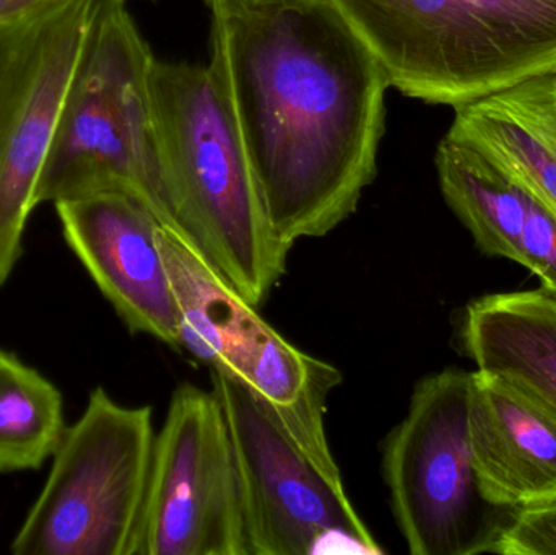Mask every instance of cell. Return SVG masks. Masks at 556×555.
Listing matches in <instances>:
<instances>
[{
    "label": "cell",
    "instance_id": "cell-18",
    "mask_svg": "<svg viewBox=\"0 0 556 555\" xmlns=\"http://www.w3.org/2000/svg\"><path fill=\"white\" fill-rule=\"evenodd\" d=\"M493 554L556 555V502L519 508Z\"/></svg>",
    "mask_w": 556,
    "mask_h": 555
},
{
    "label": "cell",
    "instance_id": "cell-14",
    "mask_svg": "<svg viewBox=\"0 0 556 555\" xmlns=\"http://www.w3.org/2000/svg\"><path fill=\"white\" fill-rule=\"evenodd\" d=\"M160 244L178 306L179 349L212 370L240 378L273 326L166 225Z\"/></svg>",
    "mask_w": 556,
    "mask_h": 555
},
{
    "label": "cell",
    "instance_id": "cell-6",
    "mask_svg": "<svg viewBox=\"0 0 556 555\" xmlns=\"http://www.w3.org/2000/svg\"><path fill=\"white\" fill-rule=\"evenodd\" d=\"M472 371L446 368L418 381L407 416L389 433L382 471L412 555L493 554L516 512L490 504L469 439Z\"/></svg>",
    "mask_w": 556,
    "mask_h": 555
},
{
    "label": "cell",
    "instance_id": "cell-16",
    "mask_svg": "<svg viewBox=\"0 0 556 555\" xmlns=\"http://www.w3.org/2000/svg\"><path fill=\"white\" fill-rule=\"evenodd\" d=\"M237 380L256 394L278 426L314 465L329 478L342 481L324 427L329 394L343 380L333 365L304 354L270 328Z\"/></svg>",
    "mask_w": 556,
    "mask_h": 555
},
{
    "label": "cell",
    "instance_id": "cell-4",
    "mask_svg": "<svg viewBox=\"0 0 556 555\" xmlns=\"http://www.w3.org/2000/svg\"><path fill=\"white\" fill-rule=\"evenodd\" d=\"M389 87L460 108L556 74V0H332Z\"/></svg>",
    "mask_w": 556,
    "mask_h": 555
},
{
    "label": "cell",
    "instance_id": "cell-20",
    "mask_svg": "<svg viewBox=\"0 0 556 555\" xmlns=\"http://www.w3.org/2000/svg\"><path fill=\"white\" fill-rule=\"evenodd\" d=\"M205 2H207V3H208V2H212V0H205Z\"/></svg>",
    "mask_w": 556,
    "mask_h": 555
},
{
    "label": "cell",
    "instance_id": "cell-7",
    "mask_svg": "<svg viewBox=\"0 0 556 555\" xmlns=\"http://www.w3.org/2000/svg\"><path fill=\"white\" fill-rule=\"evenodd\" d=\"M233 445L248 555L381 554L343 481L329 478L241 380L212 370Z\"/></svg>",
    "mask_w": 556,
    "mask_h": 555
},
{
    "label": "cell",
    "instance_id": "cell-11",
    "mask_svg": "<svg viewBox=\"0 0 556 555\" xmlns=\"http://www.w3.org/2000/svg\"><path fill=\"white\" fill-rule=\"evenodd\" d=\"M469 439L490 504L519 508L556 502V411L502 375L470 378Z\"/></svg>",
    "mask_w": 556,
    "mask_h": 555
},
{
    "label": "cell",
    "instance_id": "cell-12",
    "mask_svg": "<svg viewBox=\"0 0 556 555\" xmlns=\"http://www.w3.org/2000/svg\"><path fill=\"white\" fill-rule=\"evenodd\" d=\"M444 201L486 256L515 261L556 295V218L521 182L466 143L438 146Z\"/></svg>",
    "mask_w": 556,
    "mask_h": 555
},
{
    "label": "cell",
    "instance_id": "cell-1",
    "mask_svg": "<svg viewBox=\"0 0 556 555\" xmlns=\"http://www.w3.org/2000/svg\"><path fill=\"white\" fill-rule=\"evenodd\" d=\"M208 68L278 240L339 227L376 176L389 88L332 0H212Z\"/></svg>",
    "mask_w": 556,
    "mask_h": 555
},
{
    "label": "cell",
    "instance_id": "cell-13",
    "mask_svg": "<svg viewBox=\"0 0 556 555\" xmlns=\"http://www.w3.org/2000/svg\"><path fill=\"white\" fill-rule=\"evenodd\" d=\"M446 137L479 150L556 218V74L456 108Z\"/></svg>",
    "mask_w": 556,
    "mask_h": 555
},
{
    "label": "cell",
    "instance_id": "cell-9",
    "mask_svg": "<svg viewBox=\"0 0 556 555\" xmlns=\"http://www.w3.org/2000/svg\"><path fill=\"white\" fill-rule=\"evenodd\" d=\"M132 555H248L233 445L214 390L185 383L173 393Z\"/></svg>",
    "mask_w": 556,
    "mask_h": 555
},
{
    "label": "cell",
    "instance_id": "cell-5",
    "mask_svg": "<svg viewBox=\"0 0 556 555\" xmlns=\"http://www.w3.org/2000/svg\"><path fill=\"white\" fill-rule=\"evenodd\" d=\"M152 407L94 388L65 429L41 494L13 538L15 555H132L155 445Z\"/></svg>",
    "mask_w": 556,
    "mask_h": 555
},
{
    "label": "cell",
    "instance_id": "cell-2",
    "mask_svg": "<svg viewBox=\"0 0 556 555\" xmlns=\"http://www.w3.org/2000/svg\"><path fill=\"white\" fill-rule=\"evenodd\" d=\"M150 90L176 234L257 308L283 276L290 248L274 231L211 68L155 59Z\"/></svg>",
    "mask_w": 556,
    "mask_h": 555
},
{
    "label": "cell",
    "instance_id": "cell-15",
    "mask_svg": "<svg viewBox=\"0 0 556 555\" xmlns=\"http://www.w3.org/2000/svg\"><path fill=\"white\" fill-rule=\"evenodd\" d=\"M460 348L477 370L531 391L556 411V295L545 289L492 293L467 305Z\"/></svg>",
    "mask_w": 556,
    "mask_h": 555
},
{
    "label": "cell",
    "instance_id": "cell-3",
    "mask_svg": "<svg viewBox=\"0 0 556 555\" xmlns=\"http://www.w3.org/2000/svg\"><path fill=\"white\" fill-rule=\"evenodd\" d=\"M153 61L126 2L97 0L36 204L123 192L175 230L172 179L150 90Z\"/></svg>",
    "mask_w": 556,
    "mask_h": 555
},
{
    "label": "cell",
    "instance_id": "cell-17",
    "mask_svg": "<svg viewBox=\"0 0 556 555\" xmlns=\"http://www.w3.org/2000/svg\"><path fill=\"white\" fill-rule=\"evenodd\" d=\"M65 429L61 391L12 352L0 351V472L41 468Z\"/></svg>",
    "mask_w": 556,
    "mask_h": 555
},
{
    "label": "cell",
    "instance_id": "cell-19",
    "mask_svg": "<svg viewBox=\"0 0 556 555\" xmlns=\"http://www.w3.org/2000/svg\"><path fill=\"white\" fill-rule=\"evenodd\" d=\"M39 2L42 0H0V20L18 15V13L38 5Z\"/></svg>",
    "mask_w": 556,
    "mask_h": 555
},
{
    "label": "cell",
    "instance_id": "cell-10",
    "mask_svg": "<svg viewBox=\"0 0 556 555\" xmlns=\"http://www.w3.org/2000/svg\"><path fill=\"white\" fill-rule=\"evenodd\" d=\"M54 207L68 248L127 329L179 351L178 306L159 217L123 192L67 199Z\"/></svg>",
    "mask_w": 556,
    "mask_h": 555
},
{
    "label": "cell",
    "instance_id": "cell-8",
    "mask_svg": "<svg viewBox=\"0 0 556 555\" xmlns=\"http://www.w3.org/2000/svg\"><path fill=\"white\" fill-rule=\"evenodd\" d=\"M97 0H42L0 20V287L23 237Z\"/></svg>",
    "mask_w": 556,
    "mask_h": 555
}]
</instances>
